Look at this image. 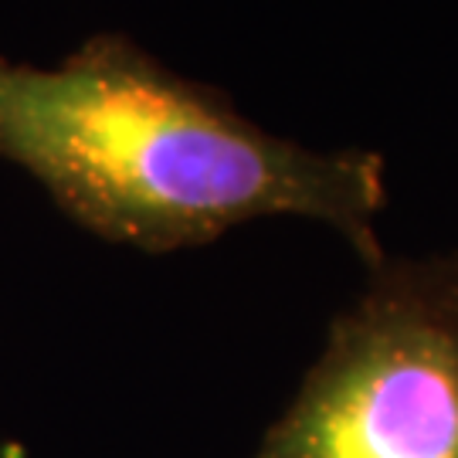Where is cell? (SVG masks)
I'll list each match as a JSON object with an SVG mask.
<instances>
[{"label":"cell","mask_w":458,"mask_h":458,"mask_svg":"<svg viewBox=\"0 0 458 458\" xmlns=\"http://www.w3.org/2000/svg\"><path fill=\"white\" fill-rule=\"evenodd\" d=\"M0 160L24 166L79 228L149 255L211 245L259 217L329 225L367 268L387 255L380 153L262 130L228 92L126 34H92L55 68L0 55Z\"/></svg>","instance_id":"cell-1"},{"label":"cell","mask_w":458,"mask_h":458,"mask_svg":"<svg viewBox=\"0 0 458 458\" xmlns=\"http://www.w3.org/2000/svg\"><path fill=\"white\" fill-rule=\"evenodd\" d=\"M251 458H458V248L370 268Z\"/></svg>","instance_id":"cell-2"}]
</instances>
